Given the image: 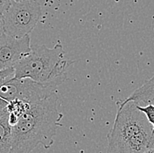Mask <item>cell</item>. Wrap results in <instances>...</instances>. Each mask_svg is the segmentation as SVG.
I'll return each instance as SVG.
<instances>
[{
    "mask_svg": "<svg viewBox=\"0 0 154 153\" xmlns=\"http://www.w3.org/2000/svg\"><path fill=\"white\" fill-rule=\"evenodd\" d=\"M137 108L144 113L148 122L152 124V132L154 133V104H147L144 106L137 105Z\"/></svg>",
    "mask_w": 154,
    "mask_h": 153,
    "instance_id": "11",
    "label": "cell"
},
{
    "mask_svg": "<svg viewBox=\"0 0 154 153\" xmlns=\"http://www.w3.org/2000/svg\"><path fill=\"white\" fill-rule=\"evenodd\" d=\"M0 153H5V152H3V151H2L0 150Z\"/></svg>",
    "mask_w": 154,
    "mask_h": 153,
    "instance_id": "17",
    "label": "cell"
},
{
    "mask_svg": "<svg viewBox=\"0 0 154 153\" xmlns=\"http://www.w3.org/2000/svg\"><path fill=\"white\" fill-rule=\"evenodd\" d=\"M11 127L8 122V112L0 117V150L5 153H11Z\"/></svg>",
    "mask_w": 154,
    "mask_h": 153,
    "instance_id": "10",
    "label": "cell"
},
{
    "mask_svg": "<svg viewBox=\"0 0 154 153\" xmlns=\"http://www.w3.org/2000/svg\"><path fill=\"white\" fill-rule=\"evenodd\" d=\"M58 86L55 83H40L29 77L9 76L0 79V98L8 102L20 99L33 103L53 94Z\"/></svg>",
    "mask_w": 154,
    "mask_h": 153,
    "instance_id": "5",
    "label": "cell"
},
{
    "mask_svg": "<svg viewBox=\"0 0 154 153\" xmlns=\"http://www.w3.org/2000/svg\"><path fill=\"white\" fill-rule=\"evenodd\" d=\"M154 147L152 128H147L127 140L116 153H143Z\"/></svg>",
    "mask_w": 154,
    "mask_h": 153,
    "instance_id": "7",
    "label": "cell"
},
{
    "mask_svg": "<svg viewBox=\"0 0 154 153\" xmlns=\"http://www.w3.org/2000/svg\"><path fill=\"white\" fill-rule=\"evenodd\" d=\"M143 153H154V147L152 148H150V149H148L147 151H145Z\"/></svg>",
    "mask_w": 154,
    "mask_h": 153,
    "instance_id": "15",
    "label": "cell"
},
{
    "mask_svg": "<svg viewBox=\"0 0 154 153\" xmlns=\"http://www.w3.org/2000/svg\"><path fill=\"white\" fill-rule=\"evenodd\" d=\"M4 32V21H3V16L0 15V35L3 34Z\"/></svg>",
    "mask_w": 154,
    "mask_h": 153,
    "instance_id": "14",
    "label": "cell"
},
{
    "mask_svg": "<svg viewBox=\"0 0 154 153\" xmlns=\"http://www.w3.org/2000/svg\"><path fill=\"white\" fill-rule=\"evenodd\" d=\"M62 117L55 93L30 103L27 111L11 127V153H30L38 145L50 148L61 126Z\"/></svg>",
    "mask_w": 154,
    "mask_h": 153,
    "instance_id": "1",
    "label": "cell"
},
{
    "mask_svg": "<svg viewBox=\"0 0 154 153\" xmlns=\"http://www.w3.org/2000/svg\"><path fill=\"white\" fill-rule=\"evenodd\" d=\"M152 128L145 115L132 100H124L118 104V109L111 130L108 134L106 153H116L131 137L144 129Z\"/></svg>",
    "mask_w": 154,
    "mask_h": 153,
    "instance_id": "3",
    "label": "cell"
},
{
    "mask_svg": "<svg viewBox=\"0 0 154 153\" xmlns=\"http://www.w3.org/2000/svg\"><path fill=\"white\" fill-rule=\"evenodd\" d=\"M7 104L8 101L0 98V117L7 112Z\"/></svg>",
    "mask_w": 154,
    "mask_h": 153,
    "instance_id": "13",
    "label": "cell"
},
{
    "mask_svg": "<svg viewBox=\"0 0 154 153\" xmlns=\"http://www.w3.org/2000/svg\"><path fill=\"white\" fill-rule=\"evenodd\" d=\"M30 106V103L20 100V99H12L7 104V112H8V122L11 127L14 126L19 121L20 116L25 114Z\"/></svg>",
    "mask_w": 154,
    "mask_h": 153,
    "instance_id": "9",
    "label": "cell"
},
{
    "mask_svg": "<svg viewBox=\"0 0 154 153\" xmlns=\"http://www.w3.org/2000/svg\"><path fill=\"white\" fill-rule=\"evenodd\" d=\"M13 0H0V15H3L11 6Z\"/></svg>",
    "mask_w": 154,
    "mask_h": 153,
    "instance_id": "12",
    "label": "cell"
},
{
    "mask_svg": "<svg viewBox=\"0 0 154 153\" xmlns=\"http://www.w3.org/2000/svg\"><path fill=\"white\" fill-rule=\"evenodd\" d=\"M74 61L64 58V50L60 43L53 48L45 45L32 48L27 55L13 66L14 77H29L40 83L61 85L67 77V68Z\"/></svg>",
    "mask_w": 154,
    "mask_h": 153,
    "instance_id": "2",
    "label": "cell"
},
{
    "mask_svg": "<svg viewBox=\"0 0 154 153\" xmlns=\"http://www.w3.org/2000/svg\"><path fill=\"white\" fill-rule=\"evenodd\" d=\"M30 35L17 38L9 34L0 35V70L13 67L31 51Z\"/></svg>",
    "mask_w": 154,
    "mask_h": 153,
    "instance_id": "6",
    "label": "cell"
},
{
    "mask_svg": "<svg viewBox=\"0 0 154 153\" xmlns=\"http://www.w3.org/2000/svg\"><path fill=\"white\" fill-rule=\"evenodd\" d=\"M2 16L5 34L20 38L34 29L42 16V11L37 0L13 1Z\"/></svg>",
    "mask_w": 154,
    "mask_h": 153,
    "instance_id": "4",
    "label": "cell"
},
{
    "mask_svg": "<svg viewBox=\"0 0 154 153\" xmlns=\"http://www.w3.org/2000/svg\"><path fill=\"white\" fill-rule=\"evenodd\" d=\"M14 2H19V1H20V0H13Z\"/></svg>",
    "mask_w": 154,
    "mask_h": 153,
    "instance_id": "16",
    "label": "cell"
},
{
    "mask_svg": "<svg viewBox=\"0 0 154 153\" xmlns=\"http://www.w3.org/2000/svg\"><path fill=\"white\" fill-rule=\"evenodd\" d=\"M125 100H132L137 105L154 104V75L137 88Z\"/></svg>",
    "mask_w": 154,
    "mask_h": 153,
    "instance_id": "8",
    "label": "cell"
}]
</instances>
